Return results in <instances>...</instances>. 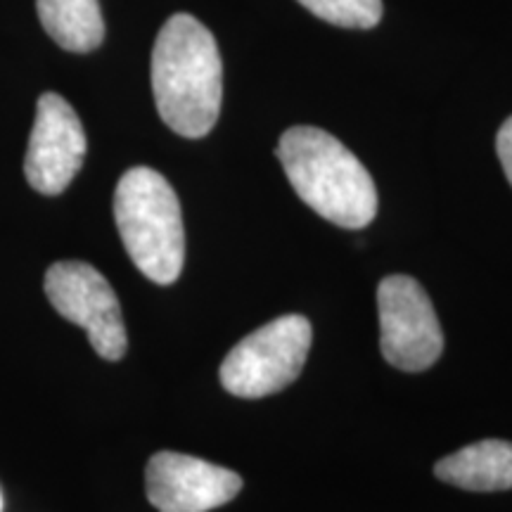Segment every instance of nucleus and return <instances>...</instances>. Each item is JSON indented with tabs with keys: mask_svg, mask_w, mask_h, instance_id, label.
<instances>
[{
	"mask_svg": "<svg viewBox=\"0 0 512 512\" xmlns=\"http://www.w3.org/2000/svg\"><path fill=\"white\" fill-rule=\"evenodd\" d=\"M114 221L126 254L145 278L157 285H171L181 278L185 264L181 202L159 171L133 166L119 178Z\"/></svg>",
	"mask_w": 512,
	"mask_h": 512,
	"instance_id": "3",
	"label": "nucleus"
},
{
	"mask_svg": "<svg viewBox=\"0 0 512 512\" xmlns=\"http://www.w3.org/2000/svg\"><path fill=\"white\" fill-rule=\"evenodd\" d=\"M323 22L344 29H373L382 19V0H299Z\"/></svg>",
	"mask_w": 512,
	"mask_h": 512,
	"instance_id": "11",
	"label": "nucleus"
},
{
	"mask_svg": "<svg viewBox=\"0 0 512 512\" xmlns=\"http://www.w3.org/2000/svg\"><path fill=\"white\" fill-rule=\"evenodd\" d=\"M53 309L86 330L95 354L105 361L124 358L128 337L117 292L98 268L83 261H57L46 273Z\"/></svg>",
	"mask_w": 512,
	"mask_h": 512,
	"instance_id": "6",
	"label": "nucleus"
},
{
	"mask_svg": "<svg viewBox=\"0 0 512 512\" xmlns=\"http://www.w3.org/2000/svg\"><path fill=\"white\" fill-rule=\"evenodd\" d=\"M380 351L389 366L403 373H422L444 351L437 311L430 294L411 275H387L377 287Z\"/></svg>",
	"mask_w": 512,
	"mask_h": 512,
	"instance_id": "5",
	"label": "nucleus"
},
{
	"mask_svg": "<svg viewBox=\"0 0 512 512\" xmlns=\"http://www.w3.org/2000/svg\"><path fill=\"white\" fill-rule=\"evenodd\" d=\"M86 157V131L62 95L43 93L36 105L24 174L41 195H60L79 174Z\"/></svg>",
	"mask_w": 512,
	"mask_h": 512,
	"instance_id": "7",
	"label": "nucleus"
},
{
	"mask_svg": "<svg viewBox=\"0 0 512 512\" xmlns=\"http://www.w3.org/2000/svg\"><path fill=\"white\" fill-rule=\"evenodd\" d=\"M145 491L157 512H209L240 494L242 477L209 460L159 451L147 463Z\"/></svg>",
	"mask_w": 512,
	"mask_h": 512,
	"instance_id": "8",
	"label": "nucleus"
},
{
	"mask_svg": "<svg viewBox=\"0 0 512 512\" xmlns=\"http://www.w3.org/2000/svg\"><path fill=\"white\" fill-rule=\"evenodd\" d=\"M441 482L465 491L512 489V444L503 439H484L460 448L434 465Z\"/></svg>",
	"mask_w": 512,
	"mask_h": 512,
	"instance_id": "9",
	"label": "nucleus"
},
{
	"mask_svg": "<svg viewBox=\"0 0 512 512\" xmlns=\"http://www.w3.org/2000/svg\"><path fill=\"white\" fill-rule=\"evenodd\" d=\"M0 512H3V494H0Z\"/></svg>",
	"mask_w": 512,
	"mask_h": 512,
	"instance_id": "13",
	"label": "nucleus"
},
{
	"mask_svg": "<svg viewBox=\"0 0 512 512\" xmlns=\"http://www.w3.org/2000/svg\"><path fill=\"white\" fill-rule=\"evenodd\" d=\"M43 29L69 53H91L105 38L98 0H36Z\"/></svg>",
	"mask_w": 512,
	"mask_h": 512,
	"instance_id": "10",
	"label": "nucleus"
},
{
	"mask_svg": "<svg viewBox=\"0 0 512 512\" xmlns=\"http://www.w3.org/2000/svg\"><path fill=\"white\" fill-rule=\"evenodd\" d=\"M290 185L304 204L339 228L361 230L377 214L373 176L347 145L316 126H292L275 147Z\"/></svg>",
	"mask_w": 512,
	"mask_h": 512,
	"instance_id": "2",
	"label": "nucleus"
},
{
	"mask_svg": "<svg viewBox=\"0 0 512 512\" xmlns=\"http://www.w3.org/2000/svg\"><path fill=\"white\" fill-rule=\"evenodd\" d=\"M152 93L159 117L183 138H204L223 100V62L216 38L185 12L166 19L152 48Z\"/></svg>",
	"mask_w": 512,
	"mask_h": 512,
	"instance_id": "1",
	"label": "nucleus"
},
{
	"mask_svg": "<svg viewBox=\"0 0 512 512\" xmlns=\"http://www.w3.org/2000/svg\"><path fill=\"white\" fill-rule=\"evenodd\" d=\"M311 339L309 318L299 313L261 325L223 358L219 370L223 389L240 399H264L283 392L302 375Z\"/></svg>",
	"mask_w": 512,
	"mask_h": 512,
	"instance_id": "4",
	"label": "nucleus"
},
{
	"mask_svg": "<svg viewBox=\"0 0 512 512\" xmlns=\"http://www.w3.org/2000/svg\"><path fill=\"white\" fill-rule=\"evenodd\" d=\"M496 150H498V159H501L505 176L512 185V117L505 119V124L501 126L496 136Z\"/></svg>",
	"mask_w": 512,
	"mask_h": 512,
	"instance_id": "12",
	"label": "nucleus"
}]
</instances>
